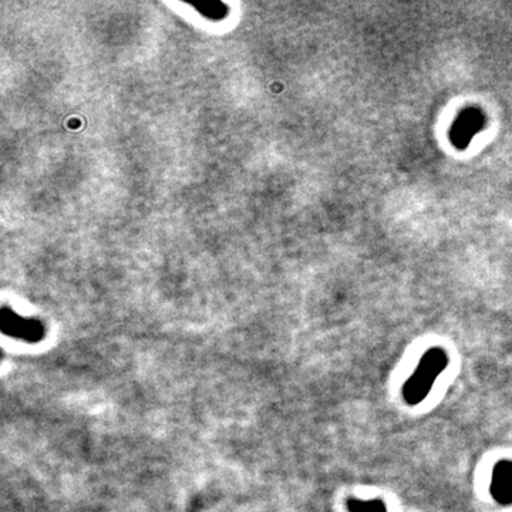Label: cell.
Returning a JSON list of instances; mask_svg holds the SVG:
<instances>
[{"mask_svg": "<svg viewBox=\"0 0 512 512\" xmlns=\"http://www.w3.org/2000/svg\"><path fill=\"white\" fill-rule=\"evenodd\" d=\"M484 124H485V115L481 110L475 107L463 110L451 127L450 131L451 142L458 150H464L470 145L473 137L484 128Z\"/></svg>", "mask_w": 512, "mask_h": 512, "instance_id": "cell-2", "label": "cell"}, {"mask_svg": "<svg viewBox=\"0 0 512 512\" xmlns=\"http://www.w3.org/2000/svg\"><path fill=\"white\" fill-rule=\"evenodd\" d=\"M447 364L449 357L443 349L435 347L428 350L421 357L416 372L403 387L404 400L411 406L421 403L430 393L437 377L440 376L443 370H446Z\"/></svg>", "mask_w": 512, "mask_h": 512, "instance_id": "cell-1", "label": "cell"}, {"mask_svg": "<svg viewBox=\"0 0 512 512\" xmlns=\"http://www.w3.org/2000/svg\"><path fill=\"white\" fill-rule=\"evenodd\" d=\"M491 494L502 505L512 504V463L501 461L495 466L491 481Z\"/></svg>", "mask_w": 512, "mask_h": 512, "instance_id": "cell-3", "label": "cell"}, {"mask_svg": "<svg viewBox=\"0 0 512 512\" xmlns=\"http://www.w3.org/2000/svg\"><path fill=\"white\" fill-rule=\"evenodd\" d=\"M347 509L349 512H387L386 505L380 499L363 501L351 498L347 501Z\"/></svg>", "mask_w": 512, "mask_h": 512, "instance_id": "cell-4", "label": "cell"}]
</instances>
